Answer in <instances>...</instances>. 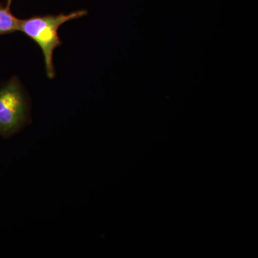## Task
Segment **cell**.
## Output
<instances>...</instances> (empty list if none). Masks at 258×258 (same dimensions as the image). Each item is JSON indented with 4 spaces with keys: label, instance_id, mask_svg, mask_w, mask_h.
<instances>
[{
    "label": "cell",
    "instance_id": "6da1fadb",
    "mask_svg": "<svg viewBox=\"0 0 258 258\" xmlns=\"http://www.w3.org/2000/svg\"><path fill=\"white\" fill-rule=\"evenodd\" d=\"M86 10H79L70 14L48 15L32 17L20 20V31L32 39L41 49L45 60V69L48 79L55 76L53 64V52L62 45L58 35L59 28L62 24L83 18L87 15Z\"/></svg>",
    "mask_w": 258,
    "mask_h": 258
},
{
    "label": "cell",
    "instance_id": "7a4b0ae2",
    "mask_svg": "<svg viewBox=\"0 0 258 258\" xmlns=\"http://www.w3.org/2000/svg\"><path fill=\"white\" fill-rule=\"evenodd\" d=\"M30 103L16 78L0 87V136L9 138L30 123Z\"/></svg>",
    "mask_w": 258,
    "mask_h": 258
},
{
    "label": "cell",
    "instance_id": "3957f363",
    "mask_svg": "<svg viewBox=\"0 0 258 258\" xmlns=\"http://www.w3.org/2000/svg\"><path fill=\"white\" fill-rule=\"evenodd\" d=\"M20 20L10 12V8L0 4V35L20 31Z\"/></svg>",
    "mask_w": 258,
    "mask_h": 258
},
{
    "label": "cell",
    "instance_id": "277c9868",
    "mask_svg": "<svg viewBox=\"0 0 258 258\" xmlns=\"http://www.w3.org/2000/svg\"><path fill=\"white\" fill-rule=\"evenodd\" d=\"M12 3H13V0H7V8H10Z\"/></svg>",
    "mask_w": 258,
    "mask_h": 258
}]
</instances>
